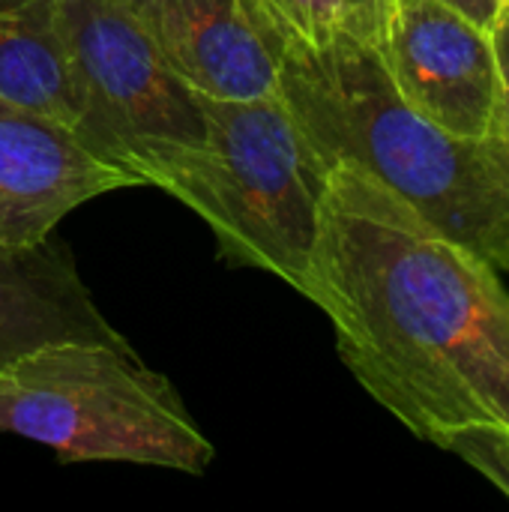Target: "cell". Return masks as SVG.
<instances>
[{"label": "cell", "instance_id": "1", "mask_svg": "<svg viewBox=\"0 0 509 512\" xmlns=\"http://www.w3.org/2000/svg\"><path fill=\"white\" fill-rule=\"evenodd\" d=\"M300 294L330 318L357 384L417 438L509 429L501 270L354 162L327 174Z\"/></svg>", "mask_w": 509, "mask_h": 512}, {"label": "cell", "instance_id": "2", "mask_svg": "<svg viewBox=\"0 0 509 512\" xmlns=\"http://www.w3.org/2000/svg\"><path fill=\"white\" fill-rule=\"evenodd\" d=\"M264 39L279 99L330 165H360L509 273V165L498 141L456 138L420 114L372 36L345 27L312 42L282 12Z\"/></svg>", "mask_w": 509, "mask_h": 512}, {"label": "cell", "instance_id": "3", "mask_svg": "<svg viewBox=\"0 0 509 512\" xmlns=\"http://www.w3.org/2000/svg\"><path fill=\"white\" fill-rule=\"evenodd\" d=\"M0 432L63 462H129L204 474L216 447L177 387L126 339H57L0 369Z\"/></svg>", "mask_w": 509, "mask_h": 512}, {"label": "cell", "instance_id": "4", "mask_svg": "<svg viewBox=\"0 0 509 512\" xmlns=\"http://www.w3.org/2000/svg\"><path fill=\"white\" fill-rule=\"evenodd\" d=\"M201 108L207 144L165 192L207 222L225 261L303 291L333 165L279 93L261 99L201 96Z\"/></svg>", "mask_w": 509, "mask_h": 512}, {"label": "cell", "instance_id": "5", "mask_svg": "<svg viewBox=\"0 0 509 512\" xmlns=\"http://www.w3.org/2000/svg\"><path fill=\"white\" fill-rule=\"evenodd\" d=\"M75 135L135 186L168 189L201 156V96L159 57L126 0H60Z\"/></svg>", "mask_w": 509, "mask_h": 512}, {"label": "cell", "instance_id": "6", "mask_svg": "<svg viewBox=\"0 0 509 512\" xmlns=\"http://www.w3.org/2000/svg\"><path fill=\"white\" fill-rule=\"evenodd\" d=\"M381 54L399 93L456 138L495 141L501 63L492 30L438 0H393Z\"/></svg>", "mask_w": 509, "mask_h": 512}, {"label": "cell", "instance_id": "7", "mask_svg": "<svg viewBox=\"0 0 509 512\" xmlns=\"http://www.w3.org/2000/svg\"><path fill=\"white\" fill-rule=\"evenodd\" d=\"M126 186L132 177L93 156L72 129L0 96V246L42 243L63 216Z\"/></svg>", "mask_w": 509, "mask_h": 512}, {"label": "cell", "instance_id": "8", "mask_svg": "<svg viewBox=\"0 0 509 512\" xmlns=\"http://www.w3.org/2000/svg\"><path fill=\"white\" fill-rule=\"evenodd\" d=\"M126 6L195 93L210 99L276 93V60L243 0H126Z\"/></svg>", "mask_w": 509, "mask_h": 512}, {"label": "cell", "instance_id": "9", "mask_svg": "<svg viewBox=\"0 0 509 512\" xmlns=\"http://www.w3.org/2000/svg\"><path fill=\"white\" fill-rule=\"evenodd\" d=\"M57 339H126L93 303L69 249L48 237L0 246V369Z\"/></svg>", "mask_w": 509, "mask_h": 512}, {"label": "cell", "instance_id": "10", "mask_svg": "<svg viewBox=\"0 0 509 512\" xmlns=\"http://www.w3.org/2000/svg\"><path fill=\"white\" fill-rule=\"evenodd\" d=\"M60 0H0V96L75 132Z\"/></svg>", "mask_w": 509, "mask_h": 512}, {"label": "cell", "instance_id": "11", "mask_svg": "<svg viewBox=\"0 0 509 512\" xmlns=\"http://www.w3.org/2000/svg\"><path fill=\"white\" fill-rule=\"evenodd\" d=\"M441 450L456 453L489 477L509 498V429L501 426H465L438 441Z\"/></svg>", "mask_w": 509, "mask_h": 512}, {"label": "cell", "instance_id": "12", "mask_svg": "<svg viewBox=\"0 0 509 512\" xmlns=\"http://www.w3.org/2000/svg\"><path fill=\"white\" fill-rule=\"evenodd\" d=\"M294 30L312 42H324L339 30H354V12L348 0H279Z\"/></svg>", "mask_w": 509, "mask_h": 512}, {"label": "cell", "instance_id": "13", "mask_svg": "<svg viewBox=\"0 0 509 512\" xmlns=\"http://www.w3.org/2000/svg\"><path fill=\"white\" fill-rule=\"evenodd\" d=\"M495 48H498V63H501V87H504V96H501V120H498V147L504 153L509 165V12L504 9V15L498 18L495 30Z\"/></svg>", "mask_w": 509, "mask_h": 512}, {"label": "cell", "instance_id": "14", "mask_svg": "<svg viewBox=\"0 0 509 512\" xmlns=\"http://www.w3.org/2000/svg\"><path fill=\"white\" fill-rule=\"evenodd\" d=\"M348 3L354 12V30L381 42L384 18H387V9L393 0H348Z\"/></svg>", "mask_w": 509, "mask_h": 512}, {"label": "cell", "instance_id": "15", "mask_svg": "<svg viewBox=\"0 0 509 512\" xmlns=\"http://www.w3.org/2000/svg\"><path fill=\"white\" fill-rule=\"evenodd\" d=\"M438 3L456 9L459 15H465L483 30H495L498 18L504 15V0H438Z\"/></svg>", "mask_w": 509, "mask_h": 512}, {"label": "cell", "instance_id": "16", "mask_svg": "<svg viewBox=\"0 0 509 512\" xmlns=\"http://www.w3.org/2000/svg\"><path fill=\"white\" fill-rule=\"evenodd\" d=\"M243 6H246V12H249L252 21H255L258 15H264V9L270 6V0H243Z\"/></svg>", "mask_w": 509, "mask_h": 512}, {"label": "cell", "instance_id": "17", "mask_svg": "<svg viewBox=\"0 0 509 512\" xmlns=\"http://www.w3.org/2000/svg\"><path fill=\"white\" fill-rule=\"evenodd\" d=\"M504 9H507V12H509V0H504Z\"/></svg>", "mask_w": 509, "mask_h": 512}]
</instances>
